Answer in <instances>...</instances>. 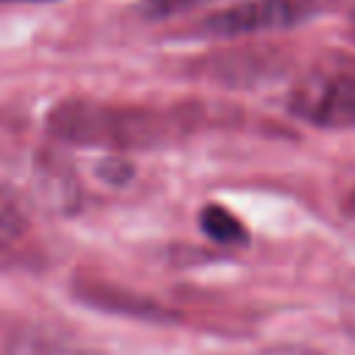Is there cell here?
I'll return each mask as SVG.
<instances>
[{
	"label": "cell",
	"mask_w": 355,
	"mask_h": 355,
	"mask_svg": "<svg viewBox=\"0 0 355 355\" xmlns=\"http://www.w3.org/2000/svg\"><path fill=\"white\" fill-rule=\"evenodd\" d=\"M189 122L194 119H186L180 111H155L141 105H114L69 97L50 108L47 133L78 147L139 150L186 136Z\"/></svg>",
	"instance_id": "1"
},
{
	"label": "cell",
	"mask_w": 355,
	"mask_h": 355,
	"mask_svg": "<svg viewBox=\"0 0 355 355\" xmlns=\"http://www.w3.org/2000/svg\"><path fill=\"white\" fill-rule=\"evenodd\" d=\"M288 111L316 128H355V72L330 69L302 78L288 94Z\"/></svg>",
	"instance_id": "2"
},
{
	"label": "cell",
	"mask_w": 355,
	"mask_h": 355,
	"mask_svg": "<svg viewBox=\"0 0 355 355\" xmlns=\"http://www.w3.org/2000/svg\"><path fill=\"white\" fill-rule=\"evenodd\" d=\"M313 14V6L302 0H244L227 6L225 11L211 14L200 22V33L205 36H247V33H269L286 31L305 22Z\"/></svg>",
	"instance_id": "3"
},
{
	"label": "cell",
	"mask_w": 355,
	"mask_h": 355,
	"mask_svg": "<svg viewBox=\"0 0 355 355\" xmlns=\"http://www.w3.org/2000/svg\"><path fill=\"white\" fill-rule=\"evenodd\" d=\"M75 294L80 297V302L105 311V313H116V316H130V319H147V322H175L180 313L169 305L155 302L153 297L119 288V286H108L100 280H80L75 283Z\"/></svg>",
	"instance_id": "4"
},
{
	"label": "cell",
	"mask_w": 355,
	"mask_h": 355,
	"mask_svg": "<svg viewBox=\"0 0 355 355\" xmlns=\"http://www.w3.org/2000/svg\"><path fill=\"white\" fill-rule=\"evenodd\" d=\"M200 227H202V233L208 239H214L219 244H241V241H247V230H244L241 219L233 216L222 205H205L200 211Z\"/></svg>",
	"instance_id": "5"
},
{
	"label": "cell",
	"mask_w": 355,
	"mask_h": 355,
	"mask_svg": "<svg viewBox=\"0 0 355 355\" xmlns=\"http://www.w3.org/2000/svg\"><path fill=\"white\" fill-rule=\"evenodd\" d=\"M25 227H28V216L19 197L0 183V250L17 241L25 233Z\"/></svg>",
	"instance_id": "6"
},
{
	"label": "cell",
	"mask_w": 355,
	"mask_h": 355,
	"mask_svg": "<svg viewBox=\"0 0 355 355\" xmlns=\"http://www.w3.org/2000/svg\"><path fill=\"white\" fill-rule=\"evenodd\" d=\"M214 0H144L141 3V14L147 19H166L175 14H186L191 8H202Z\"/></svg>",
	"instance_id": "7"
},
{
	"label": "cell",
	"mask_w": 355,
	"mask_h": 355,
	"mask_svg": "<svg viewBox=\"0 0 355 355\" xmlns=\"http://www.w3.org/2000/svg\"><path fill=\"white\" fill-rule=\"evenodd\" d=\"M28 355H97L92 349H83L78 344H69V341H61V338H33L28 344Z\"/></svg>",
	"instance_id": "8"
},
{
	"label": "cell",
	"mask_w": 355,
	"mask_h": 355,
	"mask_svg": "<svg viewBox=\"0 0 355 355\" xmlns=\"http://www.w3.org/2000/svg\"><path fill=\"white\" fill-rule=\"evenodd\" d=\"M97 175H100L105 183H111V186H122V183L130 180L133 166H130L128 161H122V158H105V161L97 164Z\"/></svg>",
	"instance_id": "9"
},
{
	"label": "cell",
	"mask_w": 355,
	"mask_h": 355,
	"mask_svg": "<svg viewBox=\"0 0 355 355\" xmlns=\"http://www.w3.org/2000/svg\"><path fill=\"white\" fill-rule=\"evenodd\" d=\"M258 355H322V352H313V349H305V347L280 344V347H269V349H261Z\"/></svg>",
	"instance_id": "10"
},
{
	"label": "cell",
	"mask_w": 355,
	"mask_h": 355,
	"mask_svg": "<svg viewBox=\"0 0 355 355\" xmlns=\"http://www.w3.org/2000/svg\"><path fill=\"white\" fill-rule=\"evenodd\" d=\"M344 211H347V216L355 222V189L349 191V197H347V202H344Z\"/></svg>",
	"instance_id": "11"
},
{
	"label": "cell",
	"mask_w": 355,
	"mask_h": 355,
	"mask_svg": "<svg viewBox=\"0 0 355 355\" xmlns=\"http://www.w3.org/2000/svg\"><path fill=\"white\" fill-rule=\"evenodd\" d=\"M19 6V3H53V0H0V6Z\"/></svg>",
	"instance_id": "12"
},
{
	"label": "cell",
	"mask_w": 355,
	"mask_h": 355,
	"mask_svg": "<svg viewBox=\"0 0 355 355\" xmlns=\"http://www.w3.org/2000/svg\"><path fill=\"white\" fill-rule=\"evenodd\" d=\"M349 28H352V36H355V6H352V11H349Z\"/></svg>",
	"instance_id": "13"
},
{
	"label": "cell",
	"mask_w": 355,
	"mask_h": 355,
	"mask_svg": "<svg viewBox=\"0 0 355 355\" xmlns=\"http://www.w3.org/2000/svg\"><path fill=\"white\" fill-rule=\"evenodd\" d=\"M302 3H308V6H313V3H316V0H302Z\"/></svg>",
	"instance_id": "14"
}]
</instances>
